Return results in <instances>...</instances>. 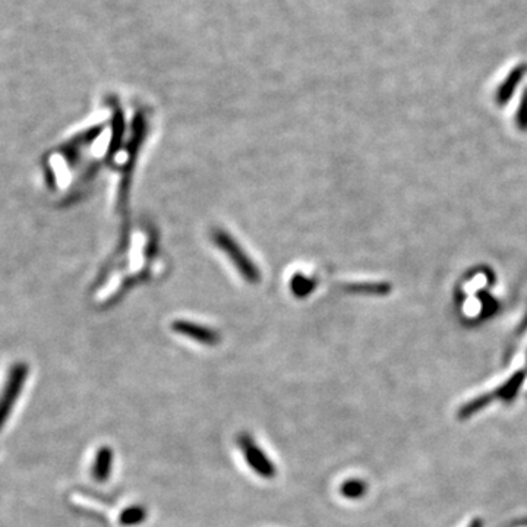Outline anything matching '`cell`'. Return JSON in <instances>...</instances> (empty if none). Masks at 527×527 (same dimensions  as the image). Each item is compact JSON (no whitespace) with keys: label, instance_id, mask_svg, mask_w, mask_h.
<instances>
[{"label":"cell","instance_id":"cell-1","mask_svg":"<svg viewBox=\"0 0 527 527\" xmlns=\"http://www.w3.org/2000/svg\"><path fill=\"white\" fill-rule=\"evenodd\" d=\"M237 445L240 451H242L245 462L252 469V472H255L262 479H272L277 476L276 464L272 463L271 458H268L266 451L261 449L248 432H242L239 435Z\"/></svg>","mask_w":527,"mask_h":527},{"label":"cell","instance_id":"cell-2","mask_svg":"<svg viewBox=\"0 0 527 527\" xmlns=\"http://www.w3.org/2000/svg\"><path fill=\"white\" fill-rule=\"evenodd\" d=\"M27 378V369L25 366H17V368L10 372L9 380L5 385V389L2 396H0V428L5 425V422L12 410L14 405L21 394L22 384L25 383Z\"/></svg>","mask_w":527,"mask_h":527},{"label":"cell","instance_id":"cell-3","mask_svg":"<svg viewBox=\"0 0 527 527\" xmlns=\"http://www.w3.org/2000/svg\"><path fill=\"white\" fill-rule=\"evenodd\" d=\"M113 450L110 447H101L94 457L93 469H91V476H93L97 482L103 484L107 482L111 471H113Z\"/></svg>","mask_w":527,"mask_h":527},{"label":"cell","instance_id":"cell-4","mask_svg":"<svg viewBox=\"0 0 527 527\" xmlns=\"http://www.w3.org/2000/svg\"><path fill=\"white\" fill-rule=\"evenodd\" d=\"M523 381H524L523 372L514 374L506 384L501 385L495 393H492V396L498 397L499 400H502V402L510 403V402H513V400L515 398V396H517Z\"/></svg>","mask_w":527,"mask_h":527},{"label":"cell","instance_id":"cell-5","mask_svg":"<svg viewBox=\"0 0 527 527\" xmlns=\"http://www.w3.org/2000/svg\"><path fill=\"white\" fill-rule=\"evenodd\" d=\"M147 508L142 506H132L125 508L120 513L119 523L126 527H132V526H138L147 520Z\"/></svg>","mask_w":527,"mask_h":527},{"label":"cell","instance_id":"cell-6","mask_svg":"<svg viewBox=\"0 0 527 527\" xmlns=\"http://www.w3.org/2000/svg\"><path fill=\"white\" fill-rule=\"evenodd\" d=\"M494 400H495V398H494V396H492V394H485V396L476 397V398L472 400V402L466 403V405L460 409V411H458V418H462V419L471 418V416H473L475 413H477L479 410H482L484 407H486L491 402H494Z\"/></svg>","mask_w":527,"mask_h":527},{"label":"cell","instance_id":"cell-7","mask_svg":"<svg viewBox=\"0 0 527 527\" xmlns=\"http://www.w3.org/2000/svg\"><path fill=\"white\" fill-rule=\"evenodd\" d=\"M341 495L349 499H358L366 494V484L361 479H349L340 488Z\"/></svg>","mask_w":527,"mask_h":527},{"label":"cell","instance_id":"cell-8","mask_svg":"<svg viewBox=\"0 0 527 527\" xmlns=\"http://www.w3.org/2000/svg\"><path fill=\"white\" fill-rule=\"evenodd\" d=\"M482 526H484L482 520H473L467 527H482Z\"/></svg>","mask_w":527,"mask_h":527}]
</instances>
